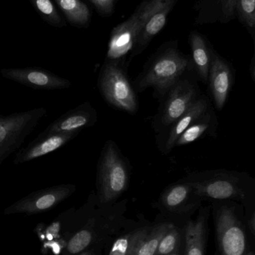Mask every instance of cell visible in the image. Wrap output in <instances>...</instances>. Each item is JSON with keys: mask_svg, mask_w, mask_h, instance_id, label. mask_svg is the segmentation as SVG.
I'll return each instance as SVG.
<instances>
[{"mask_svg": "<svg viewBox=\"0 0 255 255\" xmlns=\"http://www.w3.org/2000/svg\"><path fill=\"white\" fill-rule=\"evenodd\" d=\"M131 167L118 144L109 139L103 145L97 163L96 197L100 206L119 201L130 184Z\"/></svg>", "mask_w": 255, "mask_h": 255, "instance_id": "3", "label": "cell"}, {"mask_svg": "<svg viewBox=\"0 0 255 255\" xmlns=\"http://www.w3.org/2000/svg\"><path fill=\"white\" fill-rule=\"evenodd\" d=\"M217 253L219 255H247L255 249L248 242L245 216L234 207H218L214 211Z\"/></svg>", "mask_w": 255, "mask_h": 255, "instance_id": "5", "label": "cell"}, {"mask_svg": "<svg viewBox=\"0 0 255 255\" xmlns=\"http://www.w3.org/2000/svg\"><path fill=\"white\" fill-rule=\"evenodd\" d=\"M82 130L58 132L43 134L40 133L36 139L31 141L25 148L18 151L13 163L14 165L28 163L39 157L53 152L64 146L76 138Z\"/></svg>", "mask_w": 255, "mask_h": 255, "instance_id": "12", "label": "cell"}, {"mask_svg": "<svg viewBox=\"0 0 255 255\" xmlns=\"http://www.w3.org/2000/svg\"><path fill=\"white\" fill-rule=\"evenodd\" d=\"M196 122L197 121L183 132L182 134L177 139L175 147L182 146V145L191 143L199 139L206 131L208 128V124L204 122Z\"/></svg>", "mask_w": 255, "mask_h": 255, "instance_id": "24", "label": "cell"}, {"mask_svg": "<svg viewBox=\"0 0 255 255\" xmlns=\"http://www.w3.org/2000/svg\"><path fill=\"white\" fill-rule=\"evenodd\" d=\"M98 121V112L87 101L61 115L56 121L49 124L42 132L43 134L58 132L82 130L94 127Z\"/></svg>", "mask_w": 255, "mask_h": 255, "instance_id": "13", "label": "cell"}, {"mask_svg": "<svg viewBox=\"0 0 255 255\" xmlns=\"http://www.w3.org/2000/svg\"><path fill=\"white\" fill-rule=\"evenodd\" d=\"M191 69V61L178 48V40H169L159 46L147 60L132 82L136 94L152 88L153 97L160 102L169 88Z\"/></svg>", "mask_w": 255, "mask_h": 255, "instance_id": "2", "label": "cell"}, {"mask_svg": "<svg viewBox=\"0 0 255 255\" xmlns=\"http://www.w3.org/2000/svg\"><path fill=\"white\" fill-rule=\"evenodd\" d=\"M36 11L43 18L45 22L52 26L62 28L67 25L61 17L52 0H28Z\"/></svg>", "mask_w": 255, "mask_h": 255, "instance_id": "23", "label": "cell"}, {"mask_svg": "<svg viewBox=\"0 0 255 255\" xmlns=\"http://www.w3.org/2000/svg\"><path fill=\"white\" fill-rule=\"evenodd\" d=\"M205 103L202 100H196L186 113L180 117L172 125L155 134L157 149L163 155L169 154L175 148L177 139L183 132L194 124L205 112Z\"/></svg>", "mask_w": 255, "mask_h": 255, "instance_id": "14", "label": "cell"}, {"mask_svg": "<svg viewBox=\"0 0 255 255\" xmlns=\"http://www.w3.org/2000/svg\"><path fill=\"white\" fill-rule=\"evenodd\" d=\"M210 208H199L195 219L186 226L185 255H206L209 235Z\"/></svg>", "mask_w": 255, "mask_h": 255, "instance_id": "16", "label": "cell"}, {"mask_svg": "<svg viewBox=\"0 0 255 255\" xmlns=\"http://www.w3.org/2000/svg\"><path fill=\"white\" fill-rule=\"evenodd\" d=\"M97 11L103 16H110L115 13L117 0H89Z\"/></svg>", "mask_w": 255, "mask_h": 255, "instance_id": "25", "label": "cell"}, {"mask_svg": "<svg viewBox=\"0 0 255 255\" xmlns=\"http://www.w3.org/2000/svg\"><path fill=\"white\" fill-rule=\"evenodd\" d=\"M191 47L193 61L199 77L202 80L208 79L209 73V53L206 43L202 36L199 33L192 32L189 37Z\"/></svg>", "mask_w": 255, "mask_h": 255, "instance_id": "22", "label": "cell"}, {"mask_svg": "<svg viewBox=\"0 0 255 255\" xmlns=\"http://www.w3.org/2000/svg\"><path fill=\"white\" fill-rule=\"evenodd\" d=\"M104 250L105 249L101 247H94V248L88 249L78 255H102Z\"/></svg>", "mask_w": 255, "mask_h": 255, "instance_id": "28", "label": "cell"}, {"mask_svg": "<svg viewBox=\"0 0 255 255\" xmlns=\"http://www.w3.org/2000/svg\"><path fill=\"white\" fill-rule=\"evenodd\" d=\"M45 108L9 115H0V165L16 151L46 116Z\"/></svg>", "mask_w": 255, "mask_h": 255, "instance_id": "9", "label": "cell"}, {"mask_svg": "<svg viewBox=\"0 0 255 255\" xmlns=\"http://www.w3.org/2000/svg\"><path fill=\"white\" fill-rule=\"evenodd\" d=\"M0 73L2 77L33 89L52 91L71 87V82L68 79L40 67L4 68Z\"/></svg>", "mask_w": 255, "mask_h": 255, "instance_id": "11", "label": "cell"}, {"mask_svg": "<svg viewBox=\"0 0 255 255\" xmlns=\"http://www.w3.org/2000/svg\"><path fill=\"white\" fill-rule=\"evenodd\" d=\"M241 8L249 25H255V0H241Z\"/></svg>", "mask_w": 255, "mask_h": 255, "instance_id": "26", "label": "cell"}, {"mask_svg": "<svg viewBox=\"0 0 255 255\" xmlns=\"http://www.w3.org/2000/svg\"><path fill=\"white\" fill-rule=\"evenodd\" d=\"M76 191L75 184H64L32 192L6 208L4 214L33 215L46 212L68 199Z\"/></svg>", "mask_w": 255, "mask_h": 255, "instance_id": "10", "label": "cell"}, {"mask_svg": "<svg viewBox=\"0 0 255 255\" xmlns=\"http://www.w3.org/2000/svg\"><path fill=\"white\" fill-rule=\"evenodd\" d=\"M202 199L184 179L168 185L152 205L159 214L178 225H185L200 208Z\"/></svg>", "mask_w": 255, "mask_h": 255, "instance_id": "7", "label": "cell"}, {"mask_svg": "<svg viewBox=\"0 0 255 255\" xmlns=\"http://www.w3.org/2000/svg\"><path fill=\"white\" fill-rule=\"evenodd\" d=\"M127 199L106 206L97 203L95 191L76 208L67 245L61 255H78L88 249H106L120 232L133 221L128 218Z\"/></svg>", "mask_w": 255, "mask_h": 255, "instance_id": "1", "label": "cell"}, {"mask_svg": "<svg viewBox=\"0 0 255 255\" xmlns=\"http://www.w3.org/2000/svg\"><path fill=\"white\" fill-rule=\"evenodd\" d=\"M69 23L77 28H88L91 22L89 7L82 0H55Z\"/></svg>", "mask_w": 255, "mask_h": 255, "instance_id": "19", "label": "cell"}, {"mask_svg": "<svg viewBox=\"0 0 255 255\" xmlns=\"http://www.w3.org/2000/svg\"><path fill=\"white\" fill-rule=\"evenodd\" d=\"M186 226L173 223L160 239L154 255H171L184 250Z\"/></svg>", "mask_w": 255, "mask_h": 255, "instance_id": "20", "label": "cell"}, {"mask_svg": "<svg viewBox=\"0 0 255 255\" xmlns=\"http://www.w3.org/2000/svg\"><path fill=\"white\" fill-rule=\"evenodd\" d=\"M245 217L249 232L255 243V205L254 209L250 211L248 215L245 216Z\"/></svg>", "mask_w": 255, "mask_h": 255, "instance_id": "27", "label": "cell"}, {"mask_svg": "<svg viewBox=\"0 0 255 255\" xmlns=\"http://www.w3.org/2000/svg\"><path fill=\"white\" fill-rule=\"evenodd\" d=\"M170 1L172 0H142L127 19L112 30L106 58H127L128 54H130L133 49L138 34L150 17Z\"/></svg>", "mask_w": 255, "mask_h": 255, "instance_id": "6", "label": "cell"}, {"mask_svg": "<svg viewBox=\"0 0 255 255\" xmlns=\"http://www.w3.org/2000/svg\"><path fill=\"white\" fill-rule=\"evenodd\" d=\"M128 62L127 58H106L99 73L97 86L109 106L121 112L135 115L139 110V103L128 74Z\"/></svg>", "mask_w": 255, "mask_h": 255, "instance_id": "4", "label": "cell"}, {"mask_svg": "<svg viewBox=\"0 0 255 255\" xmlns=\"http://www.w3.org/2000/svg\"><path fill=\"white\" fill-rule=\"evenodd\" d=\"M171 255H185V249L182 251L178 252V253H175V254H172Z\"/></svg>", "mask_w": 255, "mask_h": 255, "instance_id": "29", "label": "cell"}, {"mask_svg": "<svg viewBox=\"0 0 255 255\" xmlns=\"http://www.w3.org/2000/svg\"><path fill=\"white\" fill-rule=\"evenodd\" d=\"M211 83L214 100L218 108L226 101L229 88V73L227 67L220 60L216 59L211 73Z\"/></svg>", "mask_w": 255, "mask_h": 255, "instance_id": "21", "label": "cell"}, {"mask_svg": "<svg viewBox=\"0 0 255 255\" xmlns=\"http://www.w3.org/2000/svg\"><path fill=\"white\" fill-rule=\"evenodd\" d=\"M214 255H218V253H217V252H216L215 254H214Z\"/></svg>", "mask_w": 255, "mask_h": 255, "instance_id": "31", "label": "cell"}, {"mask_svg": "<svg viewBox=\"0 0 255 255\" xmlns=\"http://www.w3.org/2000/svg\"><path fill=\"white\" fill-rule=\"evenodd\" d=\"M152 223L146 220L143 214L137 216V220L120 232L108 245L107 255H130L139 241L151 229Z\"/></svg>", "mask_w": 255, "mask_h": 255, "instance_id": "15", "label": "cell"}, {"mask_svg": "<svg viewBox=\"0 0 255 255\" xmlns=\"http://www.w3.org/2000/svg\"><path fill=\"white\" fill-rule=\"evenodd\" d=\"M174 223L157 214L151 229L139 241L130 255H154L160 239Z\"/></svg>", "mask_w": 255, "mask_h": 255, "instance_id": "18", "label": "cell"}, {"mask_svg": "<svg viewBox=\"0 0 255 255\" xmlns=\"http://www.w3.org/2000/svg\"><path fill=\"white\" fill-rule=\"evenodd\" d=\"M190 71V70H189ZM186 72L159 102L160 106L151 120L154 133H160L182 116L196 101V88Z\"/></svg>", "mask_w": 255, "mask_h": 255, "instance_id": "8", "label": "cell"}, {"mask_svg": "<svg viewBox=\"0 0 255 255\" xmlns=\"http://www.w3.org/2000/svg\"><path fill=\"white\" fill-rule=\"evenodd\" d=\"M178 0H172L166 3L163 7L157 10L148 19L144 25L137 38L135 41L134 46L130 54L129 61L134 57L142 54L149 46L153 39L163 29L167 20L168 15L172 11Z\"/></svg>", "mask_w": 255, "mask_h": 255, "instance_id": "17", "label": "cell"}, {"mask_svg": "<svg viewBox=\"0 0 255 255\" xmlns=\"http://www.w3.org/2000/svg\"><path fill=\"white\" fill-rule=\"evenodd\" d=\"M247 255H255V249H254V250H251V251L249 252Z\"/></svg>", "mask_w": 255, "mask_h": 255, "instance_id": "30", "label": "cell"}]
</instances>
